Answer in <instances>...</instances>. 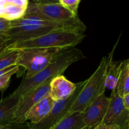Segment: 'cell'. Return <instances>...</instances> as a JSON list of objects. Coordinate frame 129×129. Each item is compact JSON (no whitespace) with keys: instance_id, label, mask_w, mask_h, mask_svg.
I'll return each mask as SVG.
<instances>
[{"instance_id":"4","label":"cell","mask_w":129,"mask_h":129,"mask_svg":"<svg viewBox=\"0 0 129 129\" xmlns=\"http://www.w3.org/2000/svg\"><path fill=\"white\" fill-rule=\"evenodd\" d=\"M25 13L34 14L50 21L69 25L83 34L86 30V26L80 18L72 15L58 1L29 2Z\"/></svg>"},{"instance_id":"9","label":"cell","mask_w":129,"mask_h":129,"mask_svg":"<svg viewBox=\"0 0 129 129\" xmlns=\"http://www.w3.org/2000/svg\"><path fill=\"white\" fill-rule=\"evenodd\" d=\"M129 112L125 108L123 99L117 92V88L112 90L110 97L107 113L101 123L103 124H117L122 129H127V122Z\"/></svg>"},{"instance_id":"28","label":"cell","mask_w":129,"mask_h":129,"mask_svg":"<svg viewBox=\"0 0 129 129\" xmlns=\"http://www.w3.org/2000/svg\"><path fill=\"white\" fill-rule=\"evenodd\" d=\"M127 129H129V128H127Z\"/></svg>"},{"instance_id":"22","label":"cell","mask_w":129,"mask_h":129,"mask_svg":"<svg viewBox=\"0 0 129 129\" xmlns=\"http://www.w3.org/2000/svg\"><path fill=\"white\" fill-rule=\"evenodd\" d=\"M97 129H122L120 126L117 124H103L100 123L97 126Z\"/></svg>"},{"instance_id":"1","label":"cell","mask_w":129,"mask_h":129,"mask_svg":"<svg viewBox=\"0 0 129 129\" xmlns=\"http://www.w3.org/2000/svg\"><path fill=\"white\" fill-rule=\"evenodd\" d=\"M57 30L79 32L69 25L50 21L34 14L25 13L21 18L10 21V28L1 45L5 47L14 43L35 39Z\"/></svg>"},{"instance_id":"26","label":"cell","mask_w":129,"mask_h":129,"mask_svg":"<svg viewBox=\"0 0 129 129\" xmlns=\"http://www.w3.org/2000/svg\"><path fill=\"white\" fill-rule=\"evenodd\" d=\"M88 129H97V126H96V127H94V128H88Z\"/></svg>"},{"instance_id":"27","label":"cell","mask_w":129,"mask_h":129,"mask_svg":"<svg viewBox=\"0 0 129 129\" xmlns=\"http://www.w3.org/2000/svg\"><path fill=\"white\" fill-rule=\"evenodd\" d=\"M1 19H2V18H0V20H1Z\"/></svg>"},{"instance_id":"17","label":"cell","mask_w":129,"mask_h":129,"mask_svg":"<svg viewBox=\"0 0 129 129\" xmlns=\"http://www.w3.org/2000/svg\"><path fill=\"white\" fill-rule=\"evenodd\" d=\"M116 88L118 93L122 97L129 93V59L123 60Z\"/></svg>"},{"instance_id":"16","label":"cell","mask_w":129,"mask_h":129,"mask_svg":"<svg viewBox=\"0 0 129 129\" xmlns=\"http://www.w3.org/2000/svg\"><path fill=\"white\" fill-rule=\"evenodd\" d=\"M83 113H69L50 129H88L83 120Z\"/></svg>"},{"instance_id":"23","label":"cell","mask_w":129,"mask_h":129,"mask_svg":"<svg viewBox=\"0 0 129 129\" xmlns=\"http://www.w3.org/2000/svg\"><path fill=\"white\" fill-rule=\"evenodd\" d=\"M122 99H123V103L125 108L129 112V93L123 96L122 97Z\"/></svg>"},{"instance_id":"2","label":"cell","mask_w":129,"mask_h":129,"mask_svg":"<svg viewBox=\"0 0 129 129\" xmlns=\"http://www.w3.org/2000/svg\"><path fill=\"white\" fill-rule=\"evenodd\" d=\"M84 57L83 51L76 47L57 50L47 66L32 78H23L18 87L11 94L21 96L47 81L62 75L71 65Z\"/></svg>"},{"instance_id":"18","label":"cell","mask_w":129,"mask_h":129,"mask_svg":"<svg viewBox=\"0 0 129 129\" xmlns=\"http://www.w3.org/2000/svg\"><path fill=\"white\" fill-rule=\"evenodd\" d=\"M20 50H8L3 48L0 51V71L16 65Z\"/></svg>"},{"instance_id":"24","label":"cell","mask_w":129,"mask_h":129,"mask_svg":"<svg viewBox=\"0 0 129 129\" xmlns=\"http://www.w3.org/2000/svg\"><path fill=\"white\" fill-rule=\"evenodd\" d=\"M129 128V116H128V120H127V128Z\"/></svg>"},{"instance_id":"25","label":"cell","mask_w":129,"mask_h":129,"mask_svg":"<svg viewBox=\"0 0 129 129\" xmlns=\"http://www.w3.org/2000/svg\"><path fill=\"white\" fill-rule=\"evenodd\" d=\"M3 45H0V51H1V50H2L3 49Z\"/></svg>"},{"instance_id":"5","label":"cell","mask_w":129,"mask_h":129,"mask_svg":"<svg viewBox=\"0 0 129 129\" xmlns=\"http://www.w3.org/2000/svg\"><path fill=\"white\" fill-rule=\"evenodd\" d=\"M107 64V56H103L95 71L86 79L84 87L73 103L69 113H83L100 95L105 93V76Z\"/></svg>"},{"instance_id":"3","label":"cell","mask_w":129,"mask_h":129,"mask_svg":"<svg viewBox=\"0 0 129 129\" xmlns=\"http://www.w3.org/2000/svg\"><path fill=\"white\" fill-rule=\"evenodd\" d=\"M85 37L84 34L69 30H57L35 39L14 43L4 48L8 50L45 49L60 50L75 47Z\"/></svg>"},{"instance_id":"7","label":"cell","mask_w":129,"mask_h":129,"mask_svg":"<svg viewBox=\"0 0 129 129\" xmlns=\"http://www.w3.org/2000/svg\"><path fill=\"white\" fill-rule=\"evenodd\" d=\"M86 82V80L77 83L76 89L69 98L55 102L49 114L39 123L31 124L28 122L30 129H50L62 120L69 113L73 103L84 87Z\"/></svg>"},{"instance_id":"10","label":"cell","mask_w":129,"mask_h":129,"mask_svg":"<svg viewBox=\"0 0 129 129\" xmlns=\"http://www.w3.org/2000/svg\"><path fill=\"white\" fill-rule=\"evenodd\" d=\"M110 97L105 93L100 95L83 112V120L88 128H91L102 123L107 113Z\"/></svg>"},{"instance_id":"15","label":"cell","mask_w":129,"mask_h":129,"mask_svg":"<svg viewBox=\"0 0 129 129\" xmlns=\"http://www.w3.org/2000/svg\"><path fill=\"white\" fill-rule=\"evenodd\" d=\"M21 96L10 94L0 101V127L14 122L15 112Z\"/></svg>"},{"instance_id":"8","label":"cell","mask_w":129,"mask_h":129,"mask_svg":"<svg viewBox=\"0 0 129 129\" xmlns=\"http://www.w3.org/2000/svg\"><path fill=\"white\" fill-rule=\"evenodd\" d=\"M51 81L52 79L47 81L21 96L15 112L14 122L18 123H24L26 122L25 116L29 110L39 101L49 95Z\"/></svg>"},{"instance_id":"6","label":"cell","mask_w":129,"mask_h":129,"mask_svg":"<svg viewBox=\"0 0 129 129\" xmlns=\"http://www.w3.org/2000/svg\"><path fill=\"white\" fill-rule=\"evenodd\" d=\"M57 50L45 49H25L20 50L16 65L26 71L25 78L34 77L52 61Z\"/></svg>"},{"instance_id":"14","label":"cell","mask_w":129,"mask_h":129,"mask_svg":"<svg viewBox=\"0 0 129 129\" xmlns=\"http://www.w3.org/2000/svg\"><path fill=\"white\" fill-rule=\"evenodd\" d=\"M54 103L49 95L43 98L29 110L25 116V121L31 124L39 123L49 114Z\"/></svg>"},{"instance_id":"19","label":"cell","mask_w":129,"mask_h":129,"mask_svg":"<svg viewBox=\"0 0 129 129\" xmlns=\"http://www.w3.org/2000/svg\"><path fill=\"white\" fill-rule=\"evenodd\" d=\"M58 2L67 9L72 15L74 16H78V7L81 0H59Z\"/></svg>"},{"instance_id":"11","label":"cell","mask_w":129,"mask_h":129,"mask_svg":"<svg viewBox=\"0 0 129 129\" xmlns=\"http://www.w3.org/2000/svg\"><path fill=\"white\" fill-rule=\"evenodd\" d=\"M76 88L77 83L70 81L63 75L57 76L50 81L49 96L54 102L62 100L71 96Z\"/></svg>"},{"instance_id":"13","label":"cell","mask_w":129,"mask_h":129,"mask_svg":"<svg viewBox=\"0 0 129 129\" xmlns=\"http://www.w3.org/2000/svg\"><path fill=\"white\" fill-rule=\"evenodd\" d=\"M118 40L113 47L112 52L107 56V64L105 76V87L106 89L113 90L117 87V82L120 74L123 60L114 61L113 60V53L115 50Z\"/></svg>"},{"instance_id":"20","label":"cell","mask_w":129,"mask_h":129,"mask_svg":"<svg viewBox=\"0 0 129 129\" xmlns=\"http://www.w3.org/2000/svg\"><path fill=\"white\" fill-rule=\"evenodd\" d=\"M19 69H20V67L17 66L13 69L8 72L7 73L5 74L4 75L0 76V90L1 91L3 92L8 87L11 76L14 74L18 73L19 71Z\"/></svg>"},{"instance_id":"21","label":"cell","mask_w":129,"mask_h":129,"mask_svg":"<svg viewBox=\"0 0 129 129\" xmlns=\"http://www.w3.org/2000/svg\"><path fill=\"white\" fill-rule=\"evenodd\" d=\"M0 129H30V127L27 122L24 123L13 122L12 123L6 125L1 126Z\"/></svg>"},{"instance_id":"12","label":"cell","mask_w":129,"mask_h":129,"mask_svg":"<svg viewBox=\"0 0 129 129\" xmlns=\"http://www.w3.org/2000/svg\"><path fill=\"white\" fill-rule=\"evenodd\" d=\"M28 0H0V18L8 21L21 18L25 15Z\"/></svg>"}]
</instances>
